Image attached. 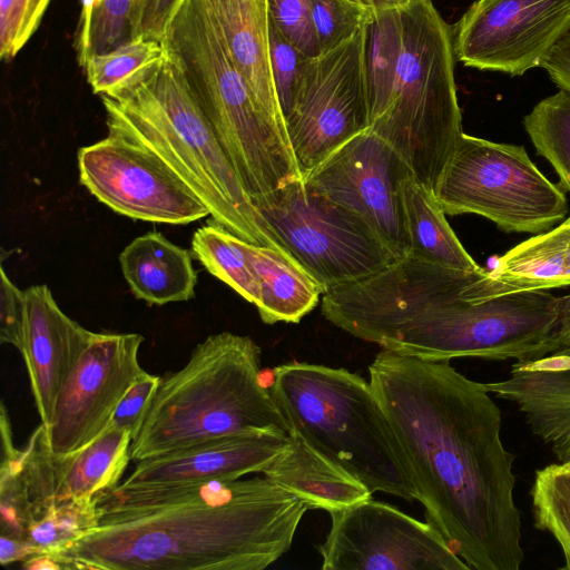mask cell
<instances>
[{
	"instance_id": "obj_13",
	"label": "cell",
	"mask_w": 570,
	"mask_h": 570,
	"mask_svg": "<svg viewBox=\"0 0 570 570\" xmlns=\"http://www.w3.org/2000/svg\"><path fill=\"white\" fill-rule=\"evenodd\" d=\"M365 41L366 27L313 59L296 106L285 120L302 178L370 128Z\"/></svg>"
},
{
	"instance_id": "obj_27",
	"label": "cell",
	"mask_w": 570,
	"mask_h": 570,
	"mask_svg": "<svg viewBox=\"0 0 570 570\" xmlns=\"http://www.w3.org/2000/svg\"><path fill=\"white\" fill-rule=\"evenodd\" d=\"M131 432L108 426L79 451L58 459L57 502L102 495L119 485L131 460Z\"/></svg>"
},
{
	"instance_id": "obj_32",
	"label": "cell",
	"mask_w": 570,
	"mask_h": 570,
	"mask_svg": "<svg viewBox=\"0 0 570 570\" xmlns=\"http://www.w3.org/2000/svg\"><path fill=\"white\" fill-rule=\"evenodd\" d=\"M523 125L537 154L551 164L559 186L570 193V91L559 88L539 101Z\"/></svg>"
},
{
	"instance_id": "obj_1",
	"label": "cell",
	"mask_w": 570,
	"mask_h": 570,
	"mask_svg": "<svg viewBox=\"0 0 570 570\" xmlns=\"http://www.w3.org/2000/svg\"><path fill=\"white\" fill-rule=\"evenodd\" d=\"M370 383L410 468L425 519L473 570H519L515 455L483 383L450 361L382 350Z\"/></svg>"
},
{
	"instance_id": "obj_41",
	"label": "cell",
	"mask_w": 570,
	"mask_h": 570,
	"mask_svg": "<svg viewBox=\"0 0 570 570\" xmlns=\"http://www.w3.org/2000/svg\"><path fill=\"white\" fill-rule=\"evenodd\" d=\"M0 273V340L20 352L24 320V291L19 289L11 282L3 267Z\"/></svg>"
},
{
	"instance_id": "obj_33",
	"label": "cell",
	"mask_w": 570,
	"mask_h": 570,
	"mask_svg": "<svg viewBox=\"0 0 570 570\" xmlns=\"http://www.w3.org/2000/svg\"><path fill=\"white\" fill-rule=\"evenodd\" d=\"M534 527L549 532L559 543L564 564L570 570V469L552 463L534 473L530 490Z\"/></svg>"
},
{
	"instance_id": "obj_22",
	"label": "cell",
	"mask_w": 570,
	"mask_h": 570,
	"mask_svg": "<svg viewBox=\"0 0 570 570\" xmlns=\"http://www.w3.org/2000/svg\"><path fill=\"white\" fill-rule=\"evenodd\" d=\"M570 217L491 259L462 297L480 303L492 297L570 285Z\"/></svg>"
},
{
	"instance_id": "obj_18",
	"label": "cell",
	"mask_w": 570,
	"mask_h": 570,
	"mask_svg": "<svg viewBox=\"0 0 570 570\" xmlns=\"http://www.w3.org/2000/svg\"><path fill=\"white\" fill-rule=\"evenodd\" d=\"M287 443V434L266 430L212 439L137 461L132 472L118 487L158 488L242 479L250 473H263Z\"/></svg>"
},
{
	"instance_id": "obj_43",
	"label": "cell",
	"mask_w": 570,
	"mask_h": 570,
	"mask_svg": "<svg viewBox=\"0 0 570 570\" xmlns=\"http://www.w3.org/2000/svg\"><path fill=\"white\" fill-rule=\"evenodd\" d=\"M36 553H38V551L27 540L1 534V564L9 566L18 561L23 562Z\"/></svg>"
},
{
	"instance_id": "obj_4",
	"label": "cell",
	"mask_w": 570,
	"mask_h": 570,
	"mask_svg": "<svg viewBox=\"0 0 570 570\" xmlns=\"http://www.w3.org/2000/svg\"><path fill=\"white\" fill-rule=\"evenodd\" d=\"M261 347L249 336L222 332L193 350L186 365L161 377L132 438L135 461L245 431L289 426L261 381Z\"/></svg>"
},
{
	"instance_id": "obj_28",
	"label": "cell",
	"mask_w": 570,
	"mask_h": 570,
	"mask_svg": "<svg viewBox=\"0 0 570 570\" xmlns=\"http://www.w3.org/2000/svg\"><path fill=\"white\" fill-rule=\"evenodd\" d=\"M411 256L451 269L481 273L445 218L434 193L411 175L403 185Z\"/></svg>"
},
{
	"instance_id": "obj_36",
	"label": "cell",
	"mask_w": 570,
	"mask_h": 570,
	"mask_svg": "<svg viewBox=\"0 0 570 570\" xmlns=\"http://www.w3.org/2000/svg\"><path fill=\"white\" fill-rule=\"evenodd\" d=\"M362 0H312V20L321 55L358 33L372 18Z\"/></svg>"
},
{
	"instance_id": "obj_21",
	"label": "cell",
	"mask_w": 570,
	"mask_h": 570,
	"mask_svg": "<svg viewBox=\"0 0 570 570\" xmlns=\"http://www.w3.org/2000/svg\"><path fill=\"white\" fill-rule=\"evenodd\" d=\"M483 385L489 393L515 403L533 434L559 462H570V355L551 353L517 361L510 377Z\"/></svg>"
},
{
	"instance_id": "obj_42",
	"label": "cell",
	"mask_w": 570,
	"mask_h": 570,
	"mask_svg": "<svg viewBox=\"0 0 570 570\" xmlns=\"http://www.w3.org/2000/svg\"><path fill=\"white\" fill-rule=\"evenodd\" d=\"M183 0H146L139 36L164 40L174 13Z\"/></svg>"
},
{
	"instance_id": "obj_7",
	"label": "cell",
	"mask_w": 570,
	"mask_h": 570,
	"mask_svg": "<svg viewBox=\"0 0 570 570\" xmlns=\"http://www.w3.org/2000/svg\"><path fill=\"white\" fill-rule=\"evenodd\" d=\"M399 11L400 57L393 86L370 129L387 141L434 193L461 138L453 27L432 0Z\"/></svg>"
},
{
	"instance_id": "obj_5",
	"label": "cell",
	"mask_w": 570,
	"mask_h": 570,
	"mask_svg": "<svg viewBox=\"0 0 570 570\" xmlns=\"http://www.w3.org/2000/svg\"><path fill=\"white\" fill-rule=\"evenodd\" d=\"M165 45L179 59L252 204L303 179L286 127L255 98L233 62L205 0H183L168 23Z\"/></svg>"
},
{
	"instance_id": "obj_10",
	"label": "cell",
	"mask_w": 570,
	"mask_h": 570,
	"mask_svg": "<svg viewBox=\"0 0 570 570\" xmlns=\"http://www.w3.org/2000/svg\"><path fill=\"white\" fill-rule=\"evenodd\" d=\"M255 208L276 243L324 292L399 259L362 218L315 191L303 179L277 188Z\"/></svg>"
},
{
	"instance_id": "obj_30",
	"label": "cell",
	"mask_w": 570,
	"mask_h": 570,
	"mask_svg": "<svg viewBox=\"0 0 570 570\" xmlns=\"http://www.w3.org/2000/svg\"><path fill=\"white\" fill-rule=\"evenodd\" d=\"M165 53L164 40L138 36L112 50L89 56L81 67L94 94L112 96L140 80Z\"/></svg>"
},
{
	"instance_id": "obj_47",
	"label": "cell",
	"mask_w": 570,
	"mask_h": 570,
	"mask_svg": "<svg viewBox=\"0 0 570 570\" xmlns=\"http://www.w3.org/2000/svg\"><path fill=\"white\" fill-rule=\"evenodd\" d=\"M570 321V294L561 297V311L559 322Z\"/></svg>"
},
{
	"instance_id": "obj_31",
	"label": "cell",
	"mask_w": 570,
	"mask_h": 570,
	"mask_svg": "<svg viewBox=\"0 0 570 570\" xmlns=\"http://www.w3.org/2000/svg\"><path fill=\"white\" fill-rule=\"evenodd\" d=\"M399 57V11L373 12L366 26L365 41L370 125L386 105L396 75Z\"/></svg>"
},
{
	"instance_id": "obj_39",
	"label": "cell",
	"mask_w": 570,
	"mask_h": 570,
	"mask_svg": "<svg viewBox=\"0 0 570 570\" xmlns=\"http://www.w3.org/2000/svg\"><path fill=\"white\" fill-rule=\"evenodd\" d=\"M51 0H13L9 23L0 29V57L10 61L38 29Z\"/></svg>"
},
{
	"instance_id": "obj_6",
	"label": "cell",
	"mask_w": 570,
	"mask_h": 570,
	"mask_svg": "<svg viewBox=\"0 0 570 570\" xmlns=\"http://www.w3.org/2000/svg\"><path fill=\"white\" fill-rule=\"evenodd\" d=\"M271 393L289 433L363 483L406 501L416 488L371 383L343 367L307 362L274 368Z\"/></svg>"
},
{
	"instance_id": "obj_35",
	"label": "cell",
	"mask_w": 570,
	"mask_h": 570,
	"mask_svg": "<svg viewBox=\"0 0 570 570\" xmlns=\"http://www.w3.org/2000/svg\"><path fill=\"white\" fill-rule=\"evenodd\" d=\"M146 0H101L83 45L76 51L81 66L91 55L112 50L139 36Z\"/></svg>"
},
{
	"instance_id": "obj_45",
	"label": "cell",
	"mask_w": 570,
	"mask_h": 570,
	"mask_svg": "<svg viewBox=\"0 0 570 570\" xmlns=\"http://www.w3.org/2000/svg\"><path fill=\"white\" fill-rule=\"evenodd\" d=\"M552 342L554 346L552 353L570 355V322L558 323Z\"/></svg>"
},
{
	"instance_id": "obj_17",
	"label": "cell",
	"mask_w": 570,
	"mask_h": 570,
	"mask_svg": "<svg viewBox=\"0 0 570 570\" xmlns=\"http://www.w3.org/2000/svg\"><path fill=\"white\" fill-rule=\"evenodd\" d=\"M137 333H95L63 382L47 428L51 452L68 456L101 434L128 389L144 372Z\"/></svg>"
},
{
	"instance_id": "obj_19",
	"label": "cell",
	"mask_w": 570,
	"mask_h": 570,
	"mask_svg": "<svg viewBox=\"0 0 570 570\" xmlns=\"http://www.w3.org/2000/svg\"><path fill=\"white\" fill-rule=\"evenodd\" d=\"M24 298L20 353L41 423L48 428L59 391L95 332L67 316L46 284L24 289Z\"/></svg>"
},
{
	"instance_id": "obj_11",
	"label": "cell",
	"mask_w": 570,
	"mask_h": 570,
	"mask_svg": "<svg viewBox=\"0 0 570 570\" xmlns=\"http://www.w3.org/2000/svg\"><path fill=\"white\" fill-rule=\"evenodd\" d=\"M482 273L451 269L407 255L371 275L327 288L321 309L338 328L380 346L428 311L462 294Z\"/></svg>"
},
{
	"instance_id": "obj_38",
	"label": "cell",
	"mask_w": 570,
	"mask_h": 570,
	"mask_svg": "<svg viewBox=\"0 0 570 570\" xmlns=\"http://www.w3.org/2000/svg\"><path fill=\"white\" fill-rule=\"evenodd\" d=\"M269 21L294 47L311 58L321 56L312 20V0H267Z\"/></svg>"
},
{
	"instance_id": "obj_29",
	"label": "cell",
	"mask_w": 570,
	"mask_h": 570,
	"mask_svg": "<svg viewBox=\"0 0 570 570\" xmlns=\"http://www.w3.org/2000/svg\"><path fill=\"white\" fill-rule=\"evenodd\" d=\"M246 243L213 222L194 233L191 250L212 275L256 305L259 297L258 283L247 255Z\"/></svg>"
},
{
	"instance_id": "obj_23",
	"label": "cell",
	"mask_w": 570,
	"mask_h": 570,
	"mask_svg": "<svg viewBox=\"0 0 570 570\" xmlns=\"http://www.w3.org/2000/svg\"><path fill=\"white\" fill-rule=\"evenodd\" d=\"M205 2L233 62L255 98L268 115L285 126L269 65L267 0H205Z\"/></svg>"
},
{
	"instance_id": "obj_44",
	"label": "cell",
	"mask_w": 570,
	"mask_h": 570,
	"mask_svg": "<svg viewBox=\"0 0 570 570\" xmlns=\"http://www.w3.org/2000/svg\"><path fill=\"white\" fill-rule=\"evenodd\" d=\"M101 0H81L80 19L78 29L75 37V49L76 51L83 45L92 14L96 8L99 6Z\"/></svg>"
},
{
	"instance_id": "obj_14",
	"label": "cell",
	"mask_w": 570,
	"mask_h": 570,
	"mask_svg": "<svg viewBox=\"0 0 570 570\" xmlns=\"http://www.w3.org/2000/svg\"><path fill=\"white\" fill-rule=\"evenodd\" d=\"M413 175L399 153L370 128L303 177L312 189L362 218L396 258L410 254L403 185Z\"/></svg>"
},
{
	"instance_id": "obj_3",
	"label": "cell",
	"mask_w": 570,
	"mask_h": 570,
	"mask_svg": "<svg viewBox=\"0 0 570 570\" xmlns=\"http://www.w3.org/2000/svg\"><path fill=\"white\" fill-rule=\"evenodd\" d=\"M100 97L108 134L160 158L204 203L214 223L247 243L279 246L244 189L179 59L167 46L164 58L140 80Z\"/></svg>"
},
{
	"instance_id": "obj_20",
	"label": "cell",
	"mask_w": 570,
	"mask_h": 570,
	"mask_svg": "<svg viewBox=\"0 0 570 570\" xmlns=\"http://www.w3.org/2000/svg\"><path fill=\"white\" fill-rule=\"evenodd\" d=\"M1 534L24 539L29 528L57 503L58 459L41 423L23 450L12 441L9 413L1 403Z\"/></svg>"
},
{
	"instance_id": "obj_40",
	"label": "cell",
	"mask_w": 570,
	"mask_h": 570,
	"mask_svg": "<svg viewBox=\"0 0 570 570\" xmlns=\"http://www.w3.org/2000/svg\"><path fill=\"white\" fill-rule=\"evenodd\" d=\"M160 380V376L144 371L118 403L109 426L127 429L134 438Z\"/></svg>"
},
{
	"instance_id": "obj_37",
	"label": "cell",
	"mask_w": 570,
	"mask_h": 570,
	"mask_svg": "<svg viewBox=\"0 0 570 570\" xmlns=\"http://www.w3.org/2000/svg\"><path fill=\"white\" fill-rule=\"evenodd\" d=\"M314 58L294 47L269 21V65L284 120L292 114Z\"/></svg>"
},
{
	"instance_id": "obj_24",
	"label": "cell",
	"mask_w": 570,
	"mask_h": 570,
	"mask_svg": "<svg viewBox=\"0 0 570 570\" xmlns=\"http://www.w3.org/2000/svg\"><path fill=\"white\" fill-rule=\"evenodd\" d=\"M263 475L305 501L311 509L328 513L372 497L363 483L294 432Z\"/></svg>"
},
{
	"instance_id": "obj_12",
	"label": "cell",
	"mask_w": 570,
	"mask_h": 570,
	"mask_svg": "<svg viewBox=\"0 0 570 570\" xmlns=\"http://www.w3.org/2000/svg\"><path fill=\"white\" fill-rule=\"evenodd\" d=\"M330 517L323 570H471L431 523L372 497Z\"/></svg>"
},
{
	"instance_id": "obj_2",
	"label": "cell",
	"mask_w": 570,
	"mask_h": 570,
	"mask_svg": "<svg viewBox=\"0 0 570 570\" xmlns=\"http://www.w3.org/2000/svg\"><path fill=\"white\" fill-rule=\"evenodd\" d=\"M99 525L59 554L71 569L263 570L291 548L308 504L266 476L116 487Z\"/></svg>"
},
{
	"instance_id": "obj_15",
	"label": "cell",
	"mask_w": 570,
	"mask_h": 570,
	"mask_svg": "<svg viewBox=\"0 0 570 570\" xmlns=\"http://www.w3.org/2000/svg\"><path fill=\"white\" fill-rule=\"evenodd\" d=\"M77 158L81 185L120 215L173 225L210 216L160 158L126 138L108 134L81 147Z\"/></svg>"
},
{
	"instance_id": "obj_9",
	"label": "cell",
	"mask_w": 570,
	"mask_h": 570,
	"mask_svg": "<svg viewBox=\"0 0 570 570\" xmlns=\"http://www.w3.org/2000/svg\"><path fill=\"white\" fill-rule=\"evenodd\" d=\"M445 215L476 214L508 233L540 234L568 213L564 190L523 146L462 134L434 189Z\"/></svg>"
},
{
	"instance_id": "obj_46",
	"label": "cell",
	"mask_w": 570,
	"mask_h": 570,
	"mask_svg": "<svg viewBox=\"0 0 570 570\" xmlns=\"http://www.w3.org/2000/svg\"><path fill=\"white\" fill-rule=\"evenodd\" d=\"M373 12L401 10L421 0H362Z\"/></svg>"
},
{
	"instance_id": "obj_8",
	"label": "cell",
	"mask_w": 570,
	"mask_h": 570,
	"mask_svg": "<svg viewBox=\"0 0 570 570\" xmlns=\"http://www.w3.org/2000/svg\"><path fill=\"white\" fill-rule=\"evenodd\" d=\"M561 297L548 291L472 303L462 294L428 311L380 347L428 361H525L553 352Z\"/></svg>"
},
{
	"instance_id": "obj_26",
	"label": "cell",
	"mask_w": 570,
	"mask_h": 570,
	"mask_svg": "<svg viewBox=\"0 0 570 570\" xmlns=\"http://www.w3.org/2000/svg\"><path fill=\"white\" fill-rule=\"evenodd\" d=\"M259 297L255 305L266 324L298 323L323 296L322 285L284 248L246 243Z\"/></svg>"
},
{
	"instance_id": "obj_16",
	"label": "cell",
	"mask_w": 570,
	"mask_h": 570,
	"mask_svg": "<svg viewBox=\"0 0 570 570\" xmlns=\"http://www.w3.org/2000/svg\"><path fill=\"white\" fill-rule=\"evenodd\" d=\"M570 31V0H476L453 28L456 60L521 76Z\"/></svg>"
},
{
	"instance_id": "obj_34",
	"label": "cell",
	"mask_w": 570,
	"mask_h": 570,
	"mask_svg": "<svg viewBox=\"0 0 570 570\" xmlns=\"http://www.w3.org/2000/svg\"><path fill=\"white\" fill-rule=\"evenodd\" d=\"M100 495L59 501L28 530L26 540L40 552L60 553L99 525Z\"/></svg>"
},
{
	"instance_id": "obj_25",
	"label": "cell",
	"mask_w": 570,
	"mask_h": 570,
	"mask_svg": "<svg viewBox=\"0 0 570 570\" xmlns=\"http://www.w3.org/2000/svg\"><path fill=\"white\" fill-rule=\"evenodd\" d=\"M119 263L132 294L148 304L185 302L195 296L197 274L190 253L159 232L131 240L120 253Z\"/></svg>"
},
{
	"instance_id": "obj_48",
	"label": "cell",
	"mask_w": 570,
	"mask_h": 570,
	"mask_svg": "<svg viewBox=\"0 0 570 570\" xmlns=\"http://www.w3.org/2000/svg\"><path fill=\"white\" fill-rule=\"evenodd\" d=\"M562 463H563V462H562ZM566 464H567V465L569 466V469H570V462H567Z\"/></svg>"
}]
</instances>
